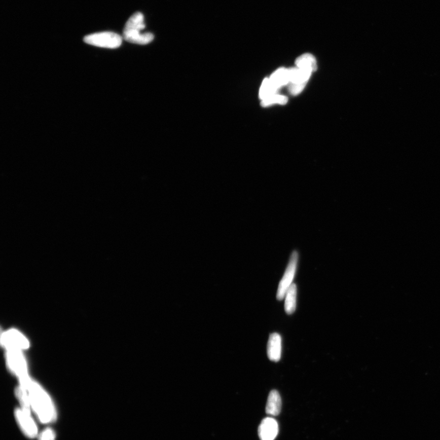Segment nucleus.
<instances>
[{
  "instance_id": "f257e3e1",
  "label": "nucleus",
  "mask_w": 440,
  "mask_h": 440,
  "mask_svg": "<svg viewBox=\"0 0 440 440\" xmlns=\"http://www.w3.org/2000/svg\"><path fill=\"white\" fill-rule=\"evenodd\" d=\"M22 385L29 391L32 409L41 423L48 424L55 421L56 412L55 407L43 389L29 379Z\"/></svg>"
},
{
  "instance_id": "f03ea898",
  "label": "nucleus",
  "mask_w": 440,
  "mask_h": 440,
  "mask_svg": "<svg viewBox=\"0 0 440 440\" xmlns=\"http://www.w3.org/2000/svg\"><path fill=\"white\" fill-rule=\"evenodd\" d=\"M145 28L144 17L141 13H136L131 16L125 25L123 32L124 40L129 43L146 45L154 40L151 32H142Z\"/></svg>"
},
{
  "instance_id": "7ed1b4c3",
  "label": "nucleus",
  "mask_w": 440,
  "mask_h": 440,
  "mask_svg": "<svg viewBox=\"0 0 440 440\" xmlns=\"http://www.w3.org/2000/svg\"><path fill=\"white\" fill-rule=\"evenodd\" d=\"M84 41L91 46L103 48L117 49L121 46L123 38L115 32L105 31L86 35Z\"/></svg>"
},
{
  "instance_id": "20e7f679",
  "label": "nucleus",
  "mask_w": 440,
  "mask_h": 440,
  "mask_svg": "<svg viewBox=\"0 0 440 440\" xmlns=\"http://www.w3.org/2000/svg\"><path fill=\"white\" fill-rule=\"evenodd\" d=\"M297 262H298V253L296 251H294L291 255L289 263L285 270L283 278L279 284L277 295H276V299L278 300H282L285 298V294L290 285L292 284L296 272Z\"/></svg>"
},
{
  "instance_id": "39448f33",
  "label": "nucleus",
  "mask_w": 440,
  "mask_h": 440,
  "mask_svg": "<svg viewBox=\"0 0 440 440\" xmlns=\"http://www.w3.org/2000/svg\"><path fill=\"white\" fill-rule=\"evenodd\" d=\"M15 418L21 430L28 438H33L38 436V429L30 413H28L22 409L16 410Z\"/></svg>"
},
{
  "instance_id": "423d86ee",
  "label": "nucleus",
  "mask_w": 440,
  "mask_h": 440,
  "mask_svg": "<svg viewBox=\"0 0 440 440\" xmlns=\"http://www.w3.org/2000/svg\"><path fill=\"white\" fill-rule=\"evenodd\" d=\"M8 356L10 363L19 375L21 383H23L29 379L26 373L24 360L18 351V349L14 347H8Z\"/></svg>"
},
{
  "instance_id": "0eeeda50",
  "label": "nucleus",
  "mask_w": 440,
  "mask_h": 440,
  "mask_svg": "<svg viewBox=\"0 0 440 440\" xmlns=\"http://www.w3.org/2000/svg\"><path fill=\"white\" fill-rule=\"evenodd\" d=\"M278 430L277 421L272 418H266L262 421L259 427V436L261 440H274Z\"/></svg>"
},
{
  "instance_id": "6e6552de",
  "label": "nucleus",
  "mask_w": 440,
  "mask_h": 440,
  "mask_svg": "<svg viewBox=\"0 0 440 440\" xmlns=\"http://www.w3.org/2000/svg\"><path fill=\"white\" fill-rule=\"evenodd\" d=\"M281 336L276 333L270 335L267 344V355L270 360L278 362L280 360L282 352Z\"/></svg>"
},
{
  "instance_id": "1a4fd4ad",
  "label": "nucleus",
  "mask_w": 440,
  "mask_h": 440,
  "mask_svg": "<svg viewBox=\"0 0 440 440\" xmlns=\"http://www.w3.org/2000/svg\"><path fill=\"white\" fill-rule=\"evenodd\" d=\"M2 342L8 347H14L16 349L19 348H27L29 346L28 342L26 339L15 331H10L5 333L2 336Z\"/></svg>"
},
{
  "instance_id": "9d476101",
  "label": "nucleus",
  "mask_w": 440,
  "mask_h": 440,
  "mask_svg": "<svg viewBox=\"0 0 440 440\" xmlns=\"http://www.w3.org/2000/svg\"><path fill=\"white\" fill-rule=\"evenodd\" d=\"M282 406L281 398L278 391L272 390L270 392L266 405L267 414L277 416L280 413Z\"/></svg>"
},
{
  "instance_id": "9b49d317",
  "label": "nucleus",
  "mask_w": 440,
  "mask_h": 440,
  "mask_svg": "<svg viewBox=\"0 0 440 440\" xmlns=\"http://www.w3.org/2000/svg\"><path fill=\"white\" fill-rule=\"evenodd\" d=\"M287 70L288 74H289V83L306 84L312 74L310 71L300 69L297 67L290 68Z\"/></svg>"
},
{
  "instance_id": "f8f14e48",
  "label": "nucleus",
  "mask_w": 440,
  "mask_h": 440,
  "mask_svg": "<svg viewBox=\"0 0 440 440\" xmlns=\"http://www.w3.org/2000/svg\"><path fill=\"white\" fill-rule=\"evenodd\" d=\"M297 287L295 284L290 285L285 296L284 309L287 314H292L297 307Z\"/></svg>"
},
{
  "instance_id": "ddd939ff",
  "label": "nucleus",
  "mask_w": 440,
  "mask_h": 440,
  "mask_svg": "<svg viewBox=\"0 0 440 440\" xmlns=\"http://www.w3.org/2000/svg\"><path fill=\"white\" fill-rule=\"evenodd\" d=\"M297 67L300 69L310 71L312 73L317 69L316 59L310 53H305L296 59Z\"/></svg>"
},
{
  "instance_id": "4468645a",
  "label": "nucleus",
  "mask_w": 440,
  "mask_h": 440,
  "mask_svg": "<svg viewBox=\"0 0 440 440\" xmlns=\"http://www.w3.org/2000/svg\"><path fill=\"white\" fill-rule=\"evenodd\" d=\"M269 79L271 80L273 84L279 89L289 83L288 70L285 68H280V69L276 70Z\"/></svg>"
},
{
  "instance_id": "2eb2a0df",
  "label": "nucleus",
  "mask_w": 440,
  "mask_h": 440,
  "mask_svg": "<svg viewBox=\"0 0 440 440\" xmlns=\"http://www.w3.org/2000/svg\"><path fill=\"white\" fill-rule=\"evenodd\" d=\"M279 88L273 84L271 80L269 78L264 80L260 90V97L263 100L267 99L273 95L276 94Z\"/></svg>"
},
{
  "instance_id": "dca6fc26",
  "label": "nucleus",
  "mask_w": 440,
  "mask_h": 440,
  "mask_svg": "<svg viewBox=\"0 0 440 440\" xmlns=\"http://www.w3.org/2000/svg\"><path fill=\"white\" fill-rule=\"evenodd\" d=\"M24 387H20L17 389L16 393L18 398H19L21 407L23 410L28 413H31L32 409L30 399H29V395L26 393Z\"/></svg>"
},
{
  "instance_id": "f3484780",
  "label": "nucleus",
  "mask_w": 440,
  "mask_h": 440,
  "mask_svg": "<svg viewBox=\"0 0 440 440\" xmlns=\"http://www.w3.org/2000/svg\"><path fill=\"white\" fill-rule=\"evenodd\" d=\"M287 97L281 96L277 94L273 95L267 99L262 100L261 105L263 107L269 106L273 104H279V105H285L287 102Z\"/></svg>"
},
{
  "instance_id": "a211bd4d",
  "label": "nucleus",
  "mask_w": 440,
  "mask_h": 440,
  "mask_svg": "<svg viewBox=\"0 0 440 440\" xmlns=\"http://www.w3.org/2000/svg\"><path fill=\"white\" fill-rule=\"evenodd\" d=\"M56 433L51 428H47L38 435V440H55Z\"/></svg>"
},
{
  "instance_id": "6ab92c4d",
  "label": "nucleus",
  "mask_w": 440,
  "mask_h": 440,
  "mask_svg": "<svg viewBox=\"0 0 440 440\" xmlns=\"http://www.w3.org/2000/svg\"><path fill=\"white\" fill-rule=\"evenodd\" d=\"M306 84H298V83H289V91L290 93L294 96L301 93L302 91L304 90Z\"/></svg>"
}]
</instances>
